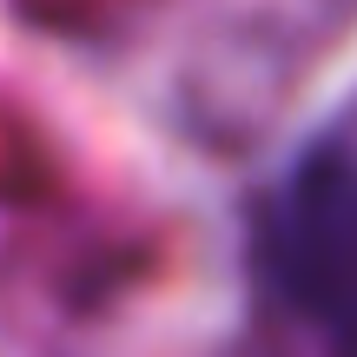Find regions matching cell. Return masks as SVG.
I'll list each match as a JSON object with an SVG mask.
<instances>
[{"instance_id": "1", "label": "cell", "mask_w": 357, "mask_h": 357, "mask_svg": "<svg viewBox=\"0 0 357 357\" xmlns=\"http://www.w3.org/2000/svg\"><path fill=\"white\" fill-rule=\"evenodd\" d=\"M258 258L331 357H357V153H311L284 178Z\"/></svg>"}]
</instances>
